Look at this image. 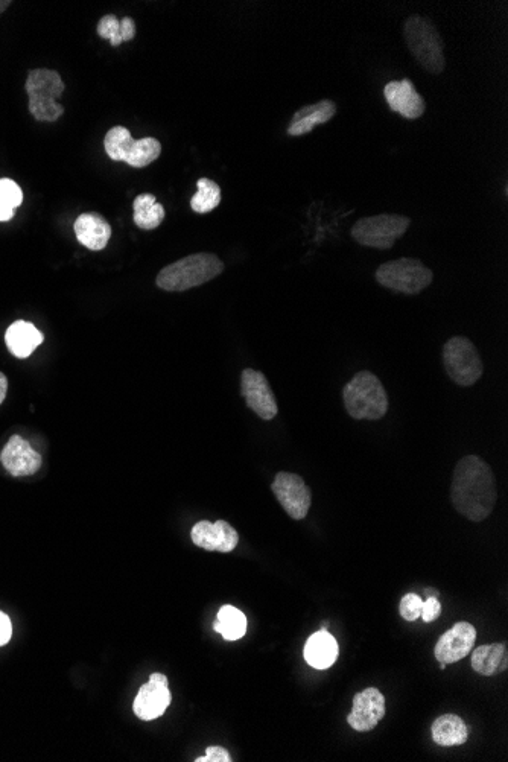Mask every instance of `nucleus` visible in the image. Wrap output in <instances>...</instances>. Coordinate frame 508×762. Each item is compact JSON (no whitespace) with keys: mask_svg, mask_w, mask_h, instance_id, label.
I'll return each mask as SVG.
<instances>
[{"mask_svg":"<svg viewBox=\"0 0 508 762\" xmlns=\"http://www.w3.org/2000/svg\"><path fill=\"white\" fill-rule=\"evenodd\" d=\"M451 501L455 510L472 522H481L492 515L498 502V486L492 467L478 457L466 455L455 466Z\"/></svg>","mask_w":508,"mask_h":762,"instance_id":"nucleus-1","label":"nucleus"},{"mask_svg":"<svg viewBox=\"0 0 508 762\" xmlns=\"http://www.w3.org/2000/svg\"><path fill=\"white\" fill-rule=\"evenodd\" d=\"M224 264L216 254L197 253L168 265L157 276V286L168 293H183L220 276Z\"/></svg>","mask_w":508,"mask_h":762,"instance_id":"nucleus-2","label":"nucleus"},{"mask_svg":"<svg viewBox=\"0 0 508 762\" xmlns=\"http://www.w3.org/2000/svg\"><path fill=\"white\" fill-rule=\"evenodd\" d=\"M347 413L355 420H379L387 414L388 396L378 376L369 370L356 373L343 390Z\"/></svg>","mask_w":508,"mask_h":762,"instance_id":"nucleus-3","label":"nucleus"},{"mask_svg":"<svg viewBox=\"0 0 508 762\" xmlns=\"http://www.w3.org/2000/svg\"><path fill=\"white\" fill-rule=\"evenodd\" d=\"M404 37L411 55L417 63L432 75H440L446 67L445 42L439 29L428 17H408L404 25Z\"/></svg>","mask_w":508,"mask_h":762,"instance_id":"nucleus-4","label":"nucleus"},{"mask_svg":"<svg viewBox=\"0 0 508 762\" xmlns=\"http://www.w3.org/2000/svg\"><path fill=\"white\" fill-rule=\"evenodd\" d=\"M25 90L29 98V113L37 122H55L64 115L58 102L66 86L58 72L51 69L31 70L26 78Z\"/></svg>","mask_w":508,"mask_h":762,"instance_id":"nucleus-5","label":"nucleus"},{"mask_svg":"<svg viewBox=\"0 0 508 762\" xmlns=\"http://www.w3.org/2000/svg\"><path fill=\"white\" fill-rule=\"evenodd\" d=\"M104 150L115 162L127 163L131 168H147L162 154V143L156 137L134 139L128 128L118 125L105 134Z\"/></svg>","mask_w":508,"mask_h":762,"instance_id":"nucleus-6","label":"nucleus"},{"mask_svg":"<svg viewBox=\"0 0 508 762\" xmlns=\"http://www.w3.org/2000/svg\"><path fill=\"white\" fill-rule=\"evenodd\" d=\"M432 279H434V273L416 258L385 262L376 270V280L379 285L396 293L408 294V296L422 293L423 289L431 285Z\"/></svg>","mask_w":508,"mask_h":762,"instance_id":"nucleus-7","label":"nucleus"},{"mask_svg":"<svg viewBox=\"0 0 508 762\" xmlns=\"http://www.w3.org/2000/svg\"><path fill=\"white\" fill-rule=\"evenodd\" d=\"M408 216L397 213H381L367 216L356 221L352 227V236L358 244L364 247L388 250L397 239L402 238L410 227Z\"/></svg>","mask_w":508,"mask_h":762,"instance_id":"nucleus-8","label":"nucleus"},{"mask_svg":"<svg viewBox=\"0 0 508 762\" xmlns=\"http://www.w3.org/2000/svg\"><path fill=\"white\" fill-rule=\"evenodd\" d=\"M443 364L449 378L461 387H470L483 376L484 366L474 343L466 337H452L443 347Z\"/></svg>","mask_w":508,"mask_h":762,"instance_id":"nucleus-9","label":"nucleus"},{"mask_svg":"<svg viewBox=\"0 0 508 762\" xmlns=\"http://www.w3.org/2000/svg\"><path fill=\"white\" fill-rule=\"evenodd\" d=\"M271 490L283 510L288 513L289 518L302 521L308 516L312 504V492L300 475L279 472L271 484Z\"/></svg>","mask_w":508,"mask_h":762,"instance_id":"nucleus-10","label":"nucleus"},{"mask_svg":"<svg viewBox=\"0 0 508 762\" xmlns=\"http://www.w3.org/2000/svg\"><path fill=\"white\" fill-rule=\"evenodd\" d=\"M168 677L162 673L151 674L150 680L140 686L133 703V711L143 721L162 717L171 705Z\"/></svg>","mask_w":508,"mask_h":762,"instance_id":"nucleus-11","label":"nucleus"},{"mask_svg":"<svg viewBox=\"0 0 508 762\" xmlns=\"http://www.w3.org/2000/svg\"><path fill=\"white\" fill-rule=\"evenodd\" d=\"M241 391L247 407L262 420H273L279 413L276 396L264 373L253 369L242 370Z\"/></svg>","mask_w":508,"mask_h":762,"instance_id":"nucleus-12","label":"nucleus"},{"mask_svg":"<svg viewBox=\"0 0 508 762\" xmlns=\"http://www.w3.org/2000/svg\"><path fill=\"white\" fill-rule=\"evenodd\" d=\"M385 717V697L378 688H366L353 697L347 723L356 732H370Z\"/></svg>","mask_w":508,"mask_h":762,"instance_id":"nucleus-13","label":"nucleus"},{"mask_svg":"<svg viewBox=\"0 0 508 762\" xmlns=\"http://www.w3.org/2000/svg\"><path fill=\"white\" fill-rule=\"evenodd\" d=\"M477 641V629L466 621L455 624L437 641L434 656L442 664H457L470 655Z\"/></svg>","mask_w":508,"mask_h":762,"instance_id":"nucleus-14","label":"nucleus"},{"mask_svg":"<svg viewBox=\"0 0 508 762\" xmlns=\"http://www.w3.org/2000/svg\"><path fill=\"white\" fill-rule=\"evenodd\" d=\"M192 542L197 547L215 553H232L239 543V534L229 522L200 521L192 527Z\"/></svg>","mask_w":508,"mask_h":762,"instance_id":"nucleus-15","label":"nucleus"},{"mask_svg":"<svg viewBox=\"0 0 508 762\" xmlns=\"http://www.w3.org/2000/svg\"><path fill=\"white\" fill-rule=\"evenodd\" d=\"M0 461L13 477H31L39 472L43 460L23 437L13 435L0 454Z\"/></svg>","mask_w":508,"mask_h":762,"instance_id":"nucleus-16","label":"nucleus"},{"mask_svg":"<svg viewBox=\"0 0 508 762\" xmlns=\"http://www.w3.org/2000/svg\"><path fill=\"white\" fill-rule=\"evenodd\" d=\"M388 107L405 119L422 118L426 110L425 99L419 95L410 80L391 81L384 89Z\"/></svg>","mask_w":508,"mask_h":762,"instance_id":"nucleus-17","label":"nucleus"},{"mask_svg":"<svg viewBox=\"0 0 508 762\" xmlns=\"http://www.w3.org/2000/svg\"><path fill=\"white\" fill-rule=\"evenodd\" d=\"M335 113H337V105L331 99H323V101L315 102V104L305 105L294 113L293 119L288 125V134L293 137L305 136L318 125L331 121Z\"/></svg>","mask_w":508,"mask_h":762,"instance_id":"nucleus-18","label":"nucleus"},{"mask_svg":"<svg viewBox=\"0 0 508 762\" xmlns=\"http://www.w3.org/2000/svg\"><path fill=\"white\" fill-rule=\"evenodd\" d=\"M78 242L92 251H101L107 247L112 238V226L104 216L95 212L83 213L74 224Z\"/></svg>","mask_w":508,"mask_h":762,"instance_id":"nucleus-19","label":"nucleus"},{"mask_svg":"<svg viewBox=\"0 0 508 762\" xmlns=\"http://www.w3.org/2000/svg\"><path fill=\"white\" fill-rule=\"evenodd\" d=\"M338 655H340V647H338L337 639L328 632L326 624L320 632L314 633L306 641L305 650H303L305 661L315 670H328L337 662Z\"/></svg>","mask_w":508,"mask_h":762,"instance_id":"nucleus-20","label":"nucleus"},{"mask_svg":"<svg viewBox=\"0 0 508 762\" xmlns=\"http://www.w3.org/2000/svg\"><path fill=\"white\" fill-rule=\"evenodd\" d=\"M43 340L45 337L42 332L35 328L34 324L25 320L14 321L5 334L8 350L19 359L31 356Z\"/></svg>","mask_w":508,"mask_h":762,"instance_id":"nucleus-21","label":"nucleus"},{"mask_svg":"<svg viewBox=\"0 0 508 762\" xmlns=\"http://www.w3.org/2000/svg\"><path fill=\"white\" fill-rule=\"evenodd\" d=\"M472 653V668L481 676H496L508 668V650L505 642L480 645Z\"/></svg>","mask_w":508,"mask_h":762,"instance_id":"nucleus-22","label":"nucleus"},{"mask_svg":"<svg viewBox=\"0 0 508 762\" xmlns=\"http://www.w3.org/2000/svg\"><path fill=\"white\" fill-rule=\"evenodd\" d=\"M432 740L442 747L463 746L469 738L466 723L457 714H445L432 723Z\"/></svg>","mask_w":508,"mask_h":762,"instance_id":"nucleus-23","label":"nucleus"},{"mask_svg":"<svg viewBox=\"0 0 508 762\" xmlns=\"http://www.w3.org/2000/svg\"><path fill=\"white\" fill-rule=\"evenodd\" d=\"M133 220L139 229H157L165 220V207L157 203L154 195H137L133 201Z\"/></svg>","mask_w":508,"mask_h":762,"instance_id":"nucleus-24","label":"nucleus"},{"mask_svg":"<svg viewBox=\"0 0 508 762\" xmlns=\"http://www.w3.org/2000/svg\"><path fill=\"white\" fill-rule=\"evenodd\" d=\"M96 32L101 39L108 40L113 48H118L136 37V23L131 17L119 20L115 14H107L99 20Z\"/></svg>","mask_w":508,"mask_h":762,"instance_id":"nucleus-25","label":"nucleus"},{"mask_svg":"<svg viewBox=\"0 0 508 762\" xmlns=\"http://www.w3.org/2000/svg\"><path fill=\"white\" fill-rule=\"evenodd\" d=\"M213 630L220 633L226 641H238V639L244 638L245 633H247V616L235 606L226 604V606L221 607L220 612L216 615Z\"/></svg>","mask_w":508,"mask_h":762,"instance_id":"nucleus-26","label":"nucleus"},{"mask_svg":"<svg viewBox=\"0 0 508 762\" xmlns=\"http://www.w3.org/2000/svg\"><path fill=\"white\" fill-rule=\"evenodd\" d=\"M197 194L192 197L191 207L195 213H209L221 204V188L210 178L197 181Z\"/></svg>","mask_w":508,"mask_h":762,"instance_id":"nucleus-27","label":"nucleus"},{"mask_svg":"<svg viewBox=\"0 0 508 762\" xmlns=\"http://www.w3.org/2000/svg\"><path fill=\"white\" fill-rule=\"evenodd\" d=\"M23 192L16 181L11 178H0V221L13 220L16 209L22 206Z\"/></svg>","mask_w":508,"mask_h":762,"instance_id":"nucleus-28","label":"nucleus"},{"mask_svg":"<svg viewBox=\"0 0 508 762\" xmlns=\"http://www.w3.org/2000/svg\"><path fill=\"white\" fill-rule=\"evenodd\" d=\"M422 604V598H420L419 595L414 594V592H411V594H407L402 598L401 604H399V613H401V616L405 621L414 623V621L419 620L420 618Z\"/></svg>","mask_w":508,"mask_h":762,"instance_id":"nucleus-29","label":"nucleus"},{"mask_svg":"<svg viewBox=\"0 0 508 762\" xmlns=\"http://www.w3.org/2000/svg\"><path fill=\"white\" fill-rule=\"evenodd\" d=\"M440 615H442V604H440L439 598H426L422 604V613H420V618H422L425 623H434V621L437 620Z\"/></svg>","mask_w":508,"mask_h":762,"instance_id":"nucleus-30","label":"nucleus"},{"mask_svg":"<svg viewBox=\"0 0 508 762\" xmlns=\"http://www.w3.org/2000/svg\"><path fill=\"white\" fill-rule=\"evenodd\" d=\"M195 762H232V755L227 752L224 747L210 746L207 747L206 756L194 759Z\"/></svg>","mask_w":508,"mask_h":762,"instance_id":"nucleus-31","label":"nucleus"},{"mask_svg":"<svg viewBox=\"0 0 508 762\" xmlns=\"http://www.w3.org/2000/svg\"><path fill=\"white\" fill-rule=\"evenodd\" d=\"M11 636H13V624H11L10 616L0 612V647L10 642Z\"/></svg>","mask_w":508,"mask_h":762,"instance_id":"nucleus-32","label":"nucleus"},{"mask_svg":"<svg viewBox=\"0 0 508 762\" xmlns=\"http://www.w3.org/2000/svg\"><path fill=\"white\" fill-rule=\"evenodd\" d=\"M8 393V379L4 373L0 372V405L4 404Z\"/></svg>","mask_w":508,"mask_h":762,"instance_id":"nucleus-33","label":"nucleus"},{"mask_svg":"<svg viewBox=\"0 0 508 762\" xmlns=\"http://www.w3.org/2000/svg\"><path fill=\"white\" fill-rule=\"evenodd\" d=\"M11 2L10 0H0V14L4 13L5 10H7L8 7H10Z\"/></svg>","mask_w":508,"mask_h":762,"instance_id":"nucleus-34","label":"nucleus"},{"mask_svg":"<svg viewBox=\"0 0 508 762\" xmlns=\"http://www.w3.org/2000/svg\"><path fill=\"white\" fill-rule=\"evenodd\" d=\"M440 670H446V664H442V662H440Z\"/></svg>","mask_w":508,"mask_h":762,"instance_id":"nucleus-35","label":"nucleus"}]
</instances>
